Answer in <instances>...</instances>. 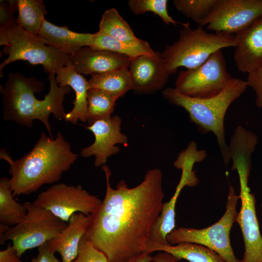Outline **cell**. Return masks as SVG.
I'll return each mask as SVG.
<instances>
[{
  "mask_svg": "<svg viewBox=\"0 0 262 262\" xmlns=\"http://www.w3.org/2000/svg\"><path fill=\"white\" fill-rule=\"evenodd\" d=\"M102 168L106 178L105 196L89 215L85 234L108 262H128L144 253L162 210L163 174L159 169H149L136 186L129 188L121 180L114 189L110 183L109 168L105 164Z\"/></svg>",
  "mask_w": 262,
  "mask_h": 262,
  "instance_id": "obj_1",
  "label": "cell"
},
{
  "mask_svg": "<svg viewBox=\"0 0 262 262\" xmlns=\"http://www.w3.org/2000/svg\"><path fill=\"white\" fill-rule=\"evenodd\" d=\"M78 157L61 131L54 139L42 132L33 149L15 161L3 150L0 152V158L10 165L14 196L31 194L45 184L59 181Z\"/></svg>",
  "mask_w": 262,
  "mask_h": 262,
  "instance_id": "obj_2",
  "label": "cell"
},
{
  "mask_svg": "<svg viewBox=\"0 0 262 262\" xmlns=\"http://www.w3.org/2000/svg\"><path fill=\"white\" fill-rule=\"evenodd\" d=\"M55 73L49 74V91L43 99L36 98L34 93L41 92L44 83L34 77L27 78L20 73H11L3 86L0 85L2 101V117L22 126L32 127L34 120L46 126L51 138L49 117L53 114L60 120L66 113L63 106L66 95L70 92L68 86L60 87L55 81Z\"/></svg>",
  "mask_w": 262,
  "mask_h": 262,
  "instance_id": "obj_3",
  "label": "cell"
},
{
  "mask_svg": "<svg viewBox=\"0 0 262 262\" xmlns=\"http://www.w3.org/2000/svg\"><path fill=\"white\" fill-rule=\"evenodd\" d=\"M247 87L246 81L234 78L220 93L209 98L188 97L172 87L164 89L162 94L169 103L183 108L188 113L190 120L201 134L212 132L214 134L224 163L227 165L230 158L225 135V115L230 105Z\"/></svg>",
  "mask_w": 262,
  "mask_h": 262,
  "instance_id": "obj_4",
  "label": "cell"
},
{
  "mask_svg": "<svg viewBox=\"0 0 262 262\" xmlns=\"http://www.w3.org/2000/svg\"><path fill=\"white\" fill-rule=\"evenodd\" d=\"M236 45L235 35L225 33H210L202 27L192 29L190 26L180 31L178 39L167 45L160 53L169 75L178 68L187 69L204 63L215 52Z\"/></svg>",
  "mask_w": 262,
  "mask_h": 262,
  "instance_id": "obj_5",
  "label": "cell"
},
{
  "mask_svg": "<svg viewBox=\"0 0 262 262\" xmlns=\"http://www.w3.org/2000/svg\"><path fill=\"white\" fill-rule=\"evenodd\" d=\"M0 44L7 58L0 64V71L17 60L27 61L32 65H41L48 73H54L66 66L70 56L52 46L46 45L37 35L28 33L17 26L0 31Z\"/></svg>",
  "mask_w": 262,
  "mask_h": 262,
  "instance_id": "obj_6",
  "label": "cell"
},
{
  "mask_svg": "<svg viewBox=\"0 0 262 262\" xmlns=\"http://www.w3.org/2000/svg\"><path fill=\"white\" fill-rule=\"evenodd\" d=\"M239 195L230 186L226 211L221 218L213 225L201 229L179 228L174 229L167 237L171 245L191 243L205 246L218 253L226 262H243L237 259L231 246L229 234L236 222L238 212L237 204Z\"/></svg>",
  "mask_w": 262,
  "mask_h": 262,
  "instance_id": "obj_7",
  "label": "cell"
},
{
  "mask_svg": "<svg viewBox=\"0 0 262 262\" xmlns=\"http://www.w3.org/2000/svg\"><path fill=\"white\" fill-rule=\"evenodd\" d=\"M24 205L27 211L24 218L0 237V245L12 241L19 257L27 250L38 247L56 237L67 225L50 211L33 202H25Z\"/></svg>",
  "mask_w": 262,
  "mask_h": 262,
  "instance_id": "obj_8",
  "label": "cell"
},
{
  "mask_svg": "<svg viewBox=\"0 0 262 262\" xmlns=\"http://www.w3.org/2000/svg\"><path fill=\"white\" fill-rule=\"evenodd\" d=\"M233 79L226 69L222 50H219L200 66L180 72L175 88L188 97L206 98L218 95Z\"/></svg>",
  "mask_w": 262,
  "mask_h": 262,
  "instance_id": "obj_9",
  "label": "cell"
},
{
  "mask_svg": "<svg viewBox=\"0 0 262 262\" xmlns=\"http://www.w3.org/2000/svg\"><path fill=\"white\" fill-rule=\"evenodd\" d=\"M251 162L238 159L232 162V170L239 176L241 207L236 222L241 229L244 243L243 262H262V236L256 211V199L248 185Z\"/></svg>",
  "mask_w": 262,
  "mask_h": 262,
  "instance_id": "obj_10",
  "label": "cell"
},
{
  "mask_svg": "<svg viewBox=\"0 0 262 262\" xmlns=\"http://www.w3.org/2000/svg\"><path fill=\"white\" fill-rule=\"evenodd\" d=\"M101 201L81 185H69L61 183L53 185L40 193L33 203L68 223L70 217L76 213L86 215L91 214Z\"/></svg>",
  "mask_w": 262,
  "mask_h": 262,
  "instance_id": "obj_11",
  "label": "cell"
},
{
  "mask_svg": "<svg viewBox=\"0 0 262 262\" xmlns=\"http://www.w3.org/2000/svg\"><path fill=\"white\" fill-rule=\"evenodd\" d=\"M262 16V0H216L198 26L215 33L237 34Z\"/></svg>",
  "mask_w": 262,
  "mask_h": 262,
  "instance_id": "obj_12",
  "label": "cell"
},
{
  "mask_svg": "<svg viewBox=\"0 0 262 262\" xmlns=\"http://www.w3.org/2000/svg\"><path fill=\"white\" fill-rule=\"evenodd\" d=\"M121 122L120 117L115 115L85 126L93 133L95 141L81 150V156L84 158L94 156L96 167L105 165L110 156L120 151V149L116 145L128 144L127 136L121 132Z\"/></svg>",
  "mask_w": 262,
  "mask_h": 262,
  "instance_id": "obj_13",
  "label": "cell"
},
{
  "mask_svg": "<svg viewBox=\"0 0 262 262\" xmlns=\"http://www.w3.org/2000/svg\"><path fill=\"white\" fill-rule=\"evenodd\" d=\"M129 69L132 90L138 95L150 94L161 90L170 75L159 52L155 55L138 56L131 60Z\"/></svg>",
  "mask_w": 262,
  "mask_h": 262,
  "instance_id": "obj_14",
  "label": "cell"
},
{
  "mask_svg": "<svg viewBox=\"0 0 262 262\" xmlns=\"http://www.w3.org/2000/svg\"><path fill=\"white\" fill-rule=\"evenodd\" d=\"M131 59L115 52L83 47L70 56L75 70L92 76L123 67L129 68Z\"/></svg>",
  "mask_w": 262,
  "mask_h": 262,
  "instance_id": "obj_15",
  "label": "cell"
},
{
  "mask_svg": "<svg viewBox=\"0 0 262 262\" xmlns=\"http://www.w3.org/2000/svg\"><path fill=\"white\" fill-rule=\"evenodd\" d=\"M235 36V65L240 72L248 74L262 64V16Z\"/></svg>",
  "mask_w": 262,
  "mask_h": 262,
  "instance_id": "obj_16",
  "label": "cell"
},
{
  "mask_svg": "<svg viewBox=\"0 0 262 262\" xmlns=\"http://www.w3.org/2000/svg\"><path fill=\"white\" fill-rule=\"evenodd\" d=\"M89 215L81 213L73 214L67 227L56 237L47 242L51 252L60 255L62 262H72L77 257L80 240L85 234L89 222Z\"/></svg>",
  "mask_w": 262,
  "mask_h": 262,
  "instance_id": "obj_17",
  "label": "cell"
},
{
  "mask_svg": "<svg viewBox=\"0 0 262 262\" xmlns=\"http://www.w3.org/2000/svg\"><path fill=\"white\" fill-rule=\"evenodd\" d=\"M55 74V81L60 87L68 86L75 93V98L73 102L74 107L66 114L64 119L74 124L78 120L86 123L88 81L75 70L70 60L66 66L58 69Z\"/></svg>",
  "mask_w": 262,
  "mask_h": 262,
  "instance_id": "obj_18",
  "label": "cell"
},
{
  "mask_svg": "<svg viewBox=\"0 0 262 262\" xmlns=\"http://www.w3.org/2000/svg\"><path fill=\"white\" fill-rule=\"evenodd\" d=\"M37 35L46 45L71 56L80 49L88 47L93 33L74 32L66 26L59 27L44 18Z\"/></svg>",
  "mask_w": 262,
  "mask_h": 262,
  "instance_id": "obj_19",
  "label": "cell"
},
{
  "mask_svg": "<svg viewBox=\"0 0 262 262\" xmlns=\"http://www.w3.org/2000/svg\"><path fill=\"white\" fill-rule=\"evenodd\" d=\"M157 251L168 253L178 261L185 260L189 262H226L213 250L195 243H181L173 246L148 241L144 253L150 254Z\"/></svg>",
  "mask_w": 262,
  "mask_h": 262,
  "instance_id": "obj_20",
  "label": "cell"
},
{
  "mask_svg": "<svg viewBox=\"0 0 262 262\" xmlns=\"http://www.w3.org/2000/svg\"><path fill=\"white\" fill-rule=\"evenodd\" d=\"M88 89L100 90L119 98L132 89L131 75L128 67H123L92 76L88 81Z\"/></svg>",
  "mask_w": 262,
  "mask_h": 262,
  "instance_id": "obj_21",
  "label": "cell"
},
{
  "mask_svg": "<svg viewBox=\"0 0 262 262\" xmlns=\"http://www.w3.org/2000/svg\"><path fill=\"white\" fill-rule=\"evenodd\" d=\"M100 33L133 46H145L149 44L137 37L129 24L115 8L105 11L99 24Z\"/></svg>",
  "mask_w": 262,
  "mask_h": 262,
  "instance_id": "obj_22",
  "label": "cell"
},
{
  "mask_svg": "<svg viewBox=\"0 0 262 262\" xmlns=\"http://www.w3.org/2000/svg\"><path fill=\"white\" fill-rule=\"evenodd\" d=\"M10 179L5 177L0 179V222L13 227L25 217L27 211L24 204L14 198Z\"/></svg>",
  "mask_w": 262,
  "mask_h": 262,
  "instance_id": "obj_23",
  "label": "cell"
},
{
  "mask_svg": "<svg viewBox=\"0 0 262 262\" xmlns=\"http://www.w3.org/2000/svg\"><path fill=\"white\" fill-rule=\"evenodd\" d=\"M88 47L93 49L110 51L127 56L131 59L147 54L155 55L157 52L149 44L133 46L98 32L93 33Z\"/></svg>",
  "mask_w": 262,
  "mask_h": 262,
  "instance_id": "obj_24",
  "label": "cell"
},
{
  "mask_svg": "<svg viewBox=\"0 0 262 262\" xmlns=\"http://www.w3.org/2000/svg\"><path fill=\"white\" fill-rule=\"evenodd\" d=\"M17 26L24 31L37 35L47 12L41 0H17Z\"/></svg>",
  "mask_w": 262,
  "mask_h": 262,
  "instance_id": "obj_25",
  "label": "cell"
},
{
  "mask_svg": "<svg viewBox=\"0 0 262 262\" xmlns=\"http://www.w3.org/2000/svg\"><path fill=\"white\" fill-rule=\"evenodd\" d=\"M183 187L178 184L175 192L168 202L164 203L162 210L151 229L148 241L169 245L167 237L175 228V206Z\"/></svg>",
  "mask_w": 262,
  "mask_h": 262,
  "instance_id": "obj_26",
  "label": "cell"
},
{
  "mask_svg": "<svg viewBox=\"0 0 262 262\" xmlns=\"http://www.w3.org/2000/svg\"><path fill=\"white\" fill-rule=\"evenodd\" d=\"M118 99L114 96L100 90L88 89L86 116L88 125H91L98 120L112 116Z\"/></svg>",
  "mask_w": 262,
  "mask_h": 262,
  "instance_id": "obj_27",
  "label": "cell"
},
{
  "mask_svg": "<svg viewBox=\"0 0 262 262\" xmlns=\"http://www.w3.org/2000/svg\"><path fill=\"white\" fill-rule=\"evenodd\" d=\"M167 3V0H130L128 5L134 15L151 12L158 15L167 25L170 24L176 26L180 25L183 27L190 26L189 22H180L173 19L168 13Z\"/></svg>",
  "mask_w": 262,
  "mask_h": 262,
  "instance_id": "obj_28",
  "label": "cell"
},
{
  "mask_svg": "<svg viewBox=\"0 0 262 262\" xmlns=\"http://www.w3.org/2000/svg\"><path fill=\"white\" fill-rule=\"evenodd\" d=\"M216 0H174L177 11L197 24L209 13Z\"/></svg>",
  "mask_w": 262,
  "mask_h": 262,
  "instance_id": "obj_29",
  "label": "cell"
},
{
  "mask_svg": "<svg viewBox=\"0 0 262 262\" xmlns=\"http://www.w3.org/2000/svg\"><path fill=\"white\" fill-rule=\"evenodd\" d=\"M72 262H108L106 256L97 249L83 235L80 242L78 255Z\"/></svg>",
  "mask_w": 262,
  "mask_h": 262,
  "instance_id": "obj_30",
  "label": "cell"
},
{
  "mask_svg": "<svg viewBox=\"0 0 262 262\" xmlns=\"http://www.w3.org/2000/svg\"><path fill=\"white\" fill-rule=\"evenodd\" d=\"M18 11L17 0H0V31H5L17 26L14 14Z\"/></svg>",
  "mask_w": 262,
  "mask_h": 262,
  "instance_id": "obj_31",
  "label": "cell"
},
{
  "mask_svg": "<svg viewBox=\"0 0 262 262\" xmlns=\"http://www.w3.org/2000/svg\"><path fill=\"white\" fill-rule=\"evenodd\" d=\"M246 82L248 87H251L255 92L256 105L262 109V64L248 73Z\"/></svg>",
  "mask_w": 262,
  "mask_h": 262,
  "instance_id": "obj_32",
  "label": "cell"
},
{
  "mask_svg": "<svg viewBox=\"0 0 262 262\" xmlns=\"http://www.w3.org/2000/svg\"><path fill=\"white\" fill-rule=\"evenodd\" d=\"M31 262H60L55 257L54 253L49 248L46 243L38 247L37 256L31 260Z\"/></svg>",
  "mask_w": 262,
  "mask_h": 262,
  "instance_id": "obj_33",
  "label": "cell"
},
{
  "mask_svg": "<svg viewBox=\"0 0 262 262\" xmlns=\"http://www.w3.org/2000/svg\"><path fill=\"white\" fill-rule=\"evenodd\" d=\"M0 262H22L13 245H9L7 248L0 251Z\"/></svg>",
  "mask_w": 262,
  "mask_h": 262,
  "instance_id": "obj_34",
  "label": "cell"
},
{
  "mask_svg": "<svg viewBox=\"0 0 262 262\" xmlns=\"http://www.w3.org/2000/svg\"><path fill=\"white\" fill-rule=\"evenodd\" d=\"M153 262H177V259L172 255L162 252L158 253L153 257Z\"/></svg>",
  "mask_w": 262,
  "mask_h": 262,
  "instance_id": "obj_35",
  "label": "cell"
},
{
  "mask_svg": "<svg viewBox=\"0 0 262 262\" xmlns=\"http://www.w3.org/2000/svg\"><path fill=\"white\" fill-rule=\"evenodd\" d=\"M153 257L150 254L143 253L130 260L128 262H151Z\"/></svg>",
  "mask_w": 262,
  "mask_h": 262,
  "instance_id": "obj_36",
  "label": "cell"
},
{
  "mask_svg": "<svg viewBox=\"0 0 262 262\" xmlns=\"http://www.w3.org/2000/svg\"><path fill=\"white\" fill-rule=\"evenodd\" d=\"M11 227L3 223L0 224V237H2Z\"/></svg>",
  "mask_w": 262,
  "mask_h": 262,
  "instance_id": "obj_37",
  "label": "cell"
},
{
  "mask_svg": "<svg viewBox=\"0 0 262 262\" xmlns=\"http://www.w3.org/2000/svg\"><path fill=\"white\" fill-rule=\"evenodd\" d=\"M261 207H262V203H261Z\"/></svg>",
  "mask_w": 262,
  "mask_h": 262,
  "instance_id": "obj_38",
  "label": "cell"
}]
</instances>
